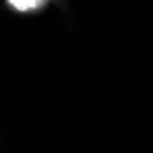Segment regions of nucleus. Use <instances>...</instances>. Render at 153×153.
<instances>
[{
	"label": "nucleus",
	"instance_id": "1",
	"mask_svg": "<svg viewBox=\"0 0 153 153\" xmlns=\"http://www.w3.org/2000/svg\"><path fill=\"white\" fill-rule=\"evenodd\" d=\"M15 8L20 11H26L34 8L37 4L38 0H9Z\"/></svg>",
	"mask_w": 153,
	"mask_h": 153
}]
</instances>
